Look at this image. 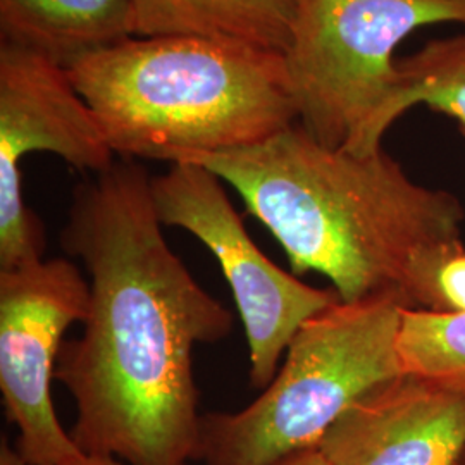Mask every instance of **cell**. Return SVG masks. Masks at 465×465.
Instances as JSON below:
<instances>
[{"label": "cell", "instance_id": "cell-1", "mask_svg": "<svg viewBox=\"0 0 465 465\" xmlns=\"http://www.w3.org/2000/svg\"><path fill=\"white\" fill-rule=\"evenodd\" d=\"M61 247L90 276L84 332L55 369L74 443L128 465L188 464L202 417L193 349L228 338L234 319L167 245L149 171L119 157L78 184Z\"/></svg>", "mask_w": 465, "mask_h": 465}, {"label": "cell", "instance_id": "cell-2", "mask_svg": "<svg viewBox=\"0 0 465 465\" xmlns=\"http://www.w3.org/2000/svg\"><path fill=\"white\" fill-rule=\"evenodd\" d=\"M184 163L232 186L295 276H326L347 303L395 299L409 309L414 267L462 240L465 209L453 193L412 182L382 149H330L299 123L261 143Z\"/></svg>", "mask_w": 465, "mask_h": 465}, {"label": "cell", "instance_id": "cell-3", "mask_svg": "<svg viewBox=\"0 0 465 465\" xmlns=\"http://www.w3.org/2000/svg\"><path fill=\"white\" fill-rule=\"evenodd\" d=\"M66 69L124 159L184 163L299 123L282 52L245 42L134 36Z\"/></svg>", "mask_w": 465, "mask_h": 465}, {"label": "cell", "instance_id": "cell-4", "mask_svg": "<svg viewBox=\"0 0 465 465\" xmlns=\"http://www.w3.org/2000/svg\"><path fill=\"white\" fill-rule=\"evenodd\" d=\"M395 299L338 302L293 336L280 372L240 412L200 417L193 460L282 465L317 449L332 424L367 393L403 374Z\"/></svg>", "mask_w": 465, "mask_h": 465}, {"label": "cell", "instance_id": "cell-5", "mask_svg": "<svg viewBox=\"0 0 465 465\" xmlns=\"http://www.w3.org/2000/svg\"><path fill=\"white\" fill-rule=\"evenodd\" d=\"M465 26V0H297L284 50L299 124L330 149H382L395 52L419 28Z\"/></svg>", "mask_w": 465, "mask_h": 465}, {"label": "cell", "instance_id": "cell-6", "mask_svg": "<svg viewBox=\"0 0 465 465\" xmlns=\"http://www.w3.org/2000/svg\"><path fill=\"white\" fill-rule=\"evenodd\" d=\"M152 197L163 226L192 232L216 257L247 334L250 382L264 390L302 324L338 303V293L274 264L252 240L223 180L207 167L171 164L152 176Z\"/></svg>", "mask_w": 465, "mask_h": 465}, {"label": "cell", "instance_id": "cell-7", "mask_svg": "<svg viewBox=\"0 0 465 465\" xmlns=\"http://www.w3.org/2000/svg\"><path fill=\"white\" fill-rule=\"evenodd\" d=\"M49 152L95 174L116 163L66 67L0 42V271L42 261L44 224L23 195L21 161Z\"/></svg>", "mask_w": 465, "mask_h": 465}, {"label": "cell", "instance_id": "cell-8", "mask_svg": "<svg viewBox=\"0 0 465 465\" xmlns=\"http://www.w3.org/2000/svg\"><path fill=\"white\" fill-rule=\"evenodd\" d=\"M88 302L90 282L67 259L0 271V393L17 451L32 465L84 455L57 419L52 380L67 328L84 322Z\"/></svg>", "mask_w": 465, "mask_h": 465}, {"label": "cell", "instance_id": "cell-9", "mask_svg": "<svg viewBox=\"0 0 465 465\" xmlns=\"http://www.w3.org/2000/svg\"><path fill=\"white\" fill-rule=\"evenodd\" d=\"M317 450L328 465H457L465 395L401 374L351 405Z\"/></svg>", "mask_w": 465, "mask_h": 465}, {"label": "cell", "instance_id": "cell-10", "mask_svg": "<svg viewBox=\"0 0 465 465\" xmlns=\"http://www.w3.org/2000/svg\"><path fill=\"white\" fill-rule=\"evenodd\" d=\"M134 36L132 0H0V42L59 66Z\"/></svg>", "mask_w": 465, "mask_h": 465}, {"label": "cell", "instance_id": "cell-11", "mask_svg": "<svg viewBox=\"0 0 465 465\" xmlns=\"http://www.w3.org/2000/svg\"><path fill=\"white\" fill-rule=\"evenodd\" d=\"M134 36L193 35L282 52L297 0H132Z\"/></svg>", "mask_w": 465, "mask_h": 465}, {"label": "cell", "instance_id": "cell-12", "mask_svg": "<svg viewBox=\"0 0 465 465\" xmlns=\"http://www.w3.org/2000/svg\"><path fill=\"white\" fill-rule=\"evenodd\" d=\"M400 84L388 109L393 126L419 104L453 117L465 134V32L426 44L397 59Z\"/></svg>", "mask_w": 465, "mask_h": 465}, {"label": "cell", "instance_id": "cell-13", "mask_svg": "<svg viewBox=\"0 0 465 465\" xmlns=\"http://www.w3.org/2000/svg\"><path fill=\"white\" fill-rule=\"evenodd\" d=\"M399 357L403 374L465 395V314L403 309Z\"/></svg>", "mask_w": 465, "mask_h": 465}, {"label": "cell", "instance_id": "cell-14", "mask_svg": "<svg viewBox=\"0 0 465 465\" xmlns=\"http://www.w3.org/2000/svg\"><path fill=\"white\" fill-rule=\"evenodd\" d=\"M409 309L438 314H465L464 240L426 255L412 271Z\"/></svg>", "mask_w": 465, "mask_h": 465}, {"label": "cell", "instance_id": "cell-15", "mask_svg": "<svg viewBox=\"0 0 465 465\" xmlns=\"http://www.w3.org/2000/svg\"><path fill=\"white\" fill-rule=\"evenodd\" d=\"M282 465H328L317 449L305 450L284 460Z\"/></svg>", "mask_w": 465, "mask_h": 465}, {"label": "cell", "instance_id": "cell-16", "mask_svg": "<svg viewBox=\"0 0 465 465\" xmlns=\"http://www.w3.org/2000/svg\"><path fill=\"white\" fill-rule=\"evenodd\" d=\"M0 465H32L19 451L16 447H11L5 438H2L0 443Z\"/></svg>", "mask_w": 465, "mask_h": 465}, {"label": "cell", "instance_id": "cell-17", "mask_svg": "<svg viewBox=\"0 0 465 465\" xmlns=\"http://www.w3.org/2000/svg\"><path fill=\"white\" fill-rule=\"evenodd\" d=\"M64 465H128L121 462L119 459L114 457H102V455H86L84 453L82 457L71 460Z\"/></svg>", "mask_w": 465, "mask_h": 465}, {"label": "cell", "instance_id": "cell-18", "mask_svg": "<svg viewBox=\"0 0 465 465\" xmlns=\"http://www.w3.org/2000/svg\"><path fill=\"white\" fill-rule=\"evenodd\" d=\"M457 465H465V450L464 453H462V457H460V460H459V464Z\"/></svg>", "mask_w": 465, "mask_h": 465}]
</instances>
